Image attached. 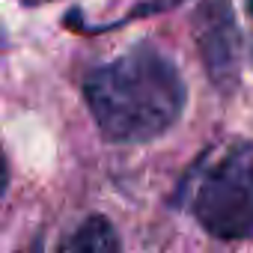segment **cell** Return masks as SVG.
<instances>
[{
    "mask_svg": "<svg viewBox=\"0 0 253 253\" xmlns=\"http://www.w3.org/2000/svg\"><path fill=\"white\" fill-rule=\"evenodd\" d=\"M6 185H9V164H6V155L0 149V200L6 194Z\"/></svg>",
    "mask_w": 253,
    "mask_h": 253,
    "instance_id": "8992f818",
    "label": "cell"
},
{
    "mask_svg": "<svg viewBox=\"0 0 253 253\" xmlns=\"http://www.w3.org/2000/svg\"><path fill=\"white\" fill-rule=\"evenodd\" d=\"M191 33L197 39L209 81L229 95L241 75V30L232 0H203L191 15Z\"/></svg>",
    "mask_w": 253,
    "mask_h": 253,
    "instance_id": "3957f363",
    "label": "cell"
},
{
    "mask_svg": "<svg viewBox=\"0 0 253 253\" xmlns=\"http://www.w3.org/2000/svg\"><path fill=\"white\" fill-rule=\"evenodd\" d=\"M247 12H250V18H253V0H247Z\"/></svg>",
    "mask_w": 253,
    "mask_h": 253,
    "instance_id": "ba28073f",
    "label": "cell"
},
{
    "mask_svg": "<svg viewBox=\"0 0 253 253\" xmlns=\"http://www.w3.org/2000/svg\"><path fill=\"white\" fill-rule=\"evenodd\" d=\"M176 203L211 238H253V143L232 140L217 152H206L182 179Z\"/></svg>",
    "mask_w": 253,
    "mask_h": 253,
    "instance_id": "7a4b0ae2",
    "label": "cell"
},
{
    "mask_svg": "<svg viewBox=\"0 0 253 253\" xmlns=\"http://www.w3.org/2000/svg\"><path fill=\"white\" fill-rule=\"evenodd\" d=\"M21 6H45V3H51V0H18Z\"/></svg>",
    "mask_w": 253,
    "mask_h": 253,
    "instance_id": "52a82bcc",
    "label": "cell"
},
{
    "mask_svg": "<svg viewBox=\"0 0 253 253\" xmlns=\"http://www.w3.org/2000/svg\"><path fill=\"white\" fill-rule=\"evenodd\" d=\"M57 253H119V235L104 214H89Z\"/></svg>",
    "mask_w": 253,
    "mask_h": 253,
    "instance_id": "277c9868",
    "label": "cell"
},
{
    "mask_svg": "<svg viewBox=\"0 0 253 253\" xmlns=\"http://www.w3.org/2000/svg\"><path fill=\"white\" fill-rule=\"evenodd\" d=\"M185 0H146V3H137L125 18L113 21V24H98V27H84L81 33H104V30H113V27H122L128 21H137V18H152V15H161V12H170V9H179Z\"/></svg>",
    "mask_w": 253,
    "mask_h": 253,
    "instance_id": "5b68a950",
    "label": "cell"
},
{
    "mask_svg": "<svg viewBox=\"0 0 253 253\" xmlns=\"http://www.w3.org/2000/svg\"><path fill=\"white\" fill-rule=\"evenodd\" d=\"M84 98L104 140L149 143L176 125L188 89L161 48L137 42L84 78Z\"/></svg>",
    "mask_w": 253,
    "mask_h": 253,
    "instance_id": "6da1fadb",
    "label": "cell"
}]
</instances>
